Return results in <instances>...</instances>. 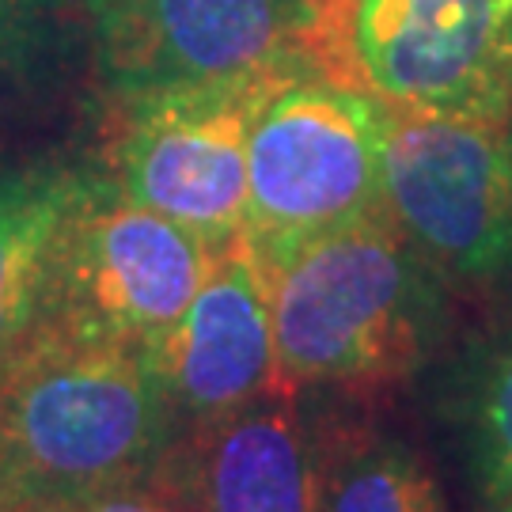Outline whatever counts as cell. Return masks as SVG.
<instances>
[{"mask_svg": "<svg viewBox=\"0 0 512 512\" xmlns=\"http://www.w3.org/2000/svg\"><path fill=\"white\" fill-rule=\"evenodd\" d=\"M171 437L148 349L35 327L0 361V512H54L137 482Z\"/></svg>", "mask_w": 512, "mask_h": 512, "instance_id": "cell-1", "label": "cell"}, {"mask_svg": "<svg viewBox=\"0 0 512 512\" xmlns=\"http://www.w3.org/2000/svg\"><path fill=\"white\" fill-rule=\"evenodd\" d=\"M281 384L380 391L425 361L440 330V281L387 209L300 243L266 266Z\"/></svg>", "mask_w": 512, "mask_h": 512, "instance_id": "cell-2", "label": "cell"}, {"mask_svg": "<svg viewBox=\"0 0 512 512\" xmlns=\"http://www.w3.org/2000/svg\"><path fill=\"white\" fill-rule=\"evenodd\" d=\"M387 103L330 73L266 80L247 129V228L262 266L384 209Z\"/></svg>", "mask_w": 512, "mask_h": 512, "instance_id": "cell-3", "label": "cell"}, {"mask_svg": "<svg viewBox=\"0 0 512 512\" xmlns=\"http://www.w3.org/2000/svg\"><path fill=\"white\" fill-rule=\"evenodd\" d=\"M349 0H114L95 19L99 95L213 88L281 73L342 80Z\"/></svg>", "mask_w": 512, "mask_h": 512, "instance_id": "cell-4", "label": "cell"}, {"mask_svg": "<svg viewBox=\"0 0 512 512\" xmlns=\"http://www.w3.org/2000/svg\"><path fill=\"white\" fill-rule=\"evenodd\" d=\"M213 243L129 202L92 164V179L61 228L35 327L152 349L202 289Z\"/></svg>", "mask_w": 512, "mask_h": 512, "instance_id": "cell-5", "label": "cell"}, {"mask_svg": "<svg viewBox=\"0 0 512 512\" xmlns=\"http://www.w3.org/2000/svg\"><path fill=\"white\" fill-rule=\"evenodd\" d=\"M262 88L266 80H239L99 95L95 167L129 202L228 247L247 228V129Z\"/></svg>", "mask_w": 512, "mask_h": 512, "instance_id": "cell-6", "label": "cell"}, {"mask_svg": "<svg viewBox=\"0 0 512 512\" xmlns=\"http://www.w3.org/2000/svg\"><path fill=\"white\" fill-rule=\"evenodd\" d=\"M509 122L387 107L384 209L440 285L494 289L512 274Z\"/></svg>", "mask_w": 512, "mask_h": 512, "instance_id": "cell-7", "label": "cell"}, {"mask_svg": "<svg viewBox=\"0 0 512 512\" xmlns=\"http://www.w3.org/2000/svg\"><path fill=\"white\" fill-rule=\"evenodd\" d=\"M342 80L387 107L512 118V0H349Z\"/></svg>", "mask_w": 512, "mask_h": 512, "instance_id": "cell-8", "label": "cell"}, {"mask_svg": "<svg viewBox=\"0 0 512 512\" xmlns=\"http://www.w3.org/2000/svg\"><path fill=\"white\" fill-rule=\"evenodd\" d=\"M148 357L175 429L289 391L277 368L270 277L247 239L220 247L202 289Z\"/></svg>", "mask_w": 512, "mask_h": 512, "instance_id": "cell-9", "label": "cell"}, {"mask_svg": "<svg viewBox=\"0 0 512 512\" xmlns=\"http://www.w3.org/2000/svg\"><path fill=\"white\" fill-rule=\"evenodd\" d=\"M323 433L300 395H266L175 429L145 482L186 512H319Z\"/></svg>", "mask_w": 512, "mask_h": 512, "instance_id": "cell-10", "label": "cell"}, {"mask_svg": "<svg viewBox=\"0 0 512 512\" xmlns=\"http://www.w3.org/2000/svg\"><path fill=\"white\" fill-rule=\"evenodd\" d=\"M95 84L88 0H0V133L42 129Z\"/></svg>", "mask_w": 512, "mask_h": 512, "instance_id": "cell-11", "label": "cell"}, {"mask_svg": "<svg viewBox=\"0 0 512 512\" xmlns=\"http://www.w3.org/2000/svg\"><path fill=\"white\" fill-rule=\"evenodd\" d=\"M92 164L38 156L0 171V361L35 330L61 228Z\"/></svg>", "mask_w": 512, "mask_h": 512, "instance_id": "cell-12", "label": "cell"}, {"mask_svg": "<svg viewBox=\"0 0 512 512\" xmlns=\"http://www.w3.org/2000/svg\"><path fill=\"white\" fill-rule=\"evenodd\" d=\"M319 512H448L425 459L376 429L323 433Z\"/></svg>", "mask_w": 512, "mask_h": 512, "instance_id": "cell-13", "label": "cell"}, {"mask_svg": "<svg viewBox=\"0 0 512 512\" xmlns=\"http://www.w3.org/2000/svg\"><path fill=\"white\" fill-rule=\"evenodd\" d=\"M471 463L486 501L512 494V338L478 368L471 395Z\"/></svg>", "mask_w": 512, "mask_h": 512, "instance_id": "cell-14", "label": "cell"}, {"mask_svg": "<svg viewBox=\"0 0 512 512\" xmlns=\"http://www.w3.org/2000/svg\"><path fill=\"white\" fill-rule=\"evenodd\" d=\"M54 512H186L179 501H171L167 494H160L152 482L137 478V482H122L110 486L103 494H92L73 505H61Z\"/></svg>", "mask_w": 512, "mask_h": 512, "instance_id": "cell-15", "label": "cell"}, {"mask_svg": "<svg viewBox=\"0 0 512 512\" xmlns=\"http://www.w3.org/2000/svg\"><path fill=\"white\" fill-rule=\"evenodd\" d=\"M486 512H512V494H505L501 501H490V509Z\"/></svg>", "mask_w": 512, "mask_h": 512, "instance_id": "cell-16", "label": "cell"}, {"mask_svg": "<svg viewBox=\"0 0 512 512\" xmlns=\"http://www.w3.org/2000/svg\"><path fill=\"white\" fill-rule=\"evenodd\" d=\"M88 4H92V16L99 19V16H103V12L110 8V4H114V0H88Z\"/></svg>", "mask_w": 512, "mask_h": 512, "instance_id": "cell-17", "label": "cell"}, {"mask_svg": "<svg viewBox=\"0 0 512 512\" xmlns=\"http://www.w3.org/2000/svg\"><path fill=\"white\" fill-rule=\"evenodd\" d=\"M505 137H509V160H512V118H509V126H505Z\"/></svg>", "mask_w": 512, "mask_h": 512, "instance_id": "cell-18", "label": "cell"}]
</instances>
